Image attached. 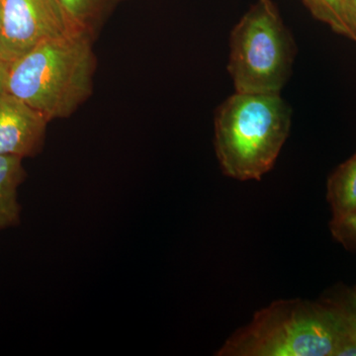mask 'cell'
Listing matches in <instances>:
<instances>
[{"mask_svg": "<svg viewBox=\"0 0 356 356\" xmlns=\"http://www.w3.org/2000/svg\"><path fill=\"white\" fill-rule=\"evenodd\" d=\"M346 311H348V317H350L351 322H353V324L355 325L356 327V307H353L350 305V304L346 302Z\"/></svg>", "mask_w": 356, "mask_h": 356, "instance_id": "9a60e30c", "label": "cell"}, {"mask_svg": "<svg viewBox=\"0 0 356 356\" xmlns=\"http://www.w3.org/2000/svg\"><path fill=\"white\" fill-rule=\"evenodd\" d=\"M327 199L332 218L356 211V153L337 166L327 184Z\"/></svg>", "mask_w": 356, "mask_h": 356, "instance_id": "ba28073f", "label": "cell"}, {"mask_svg": "<svg viewBox=\"0 0 356 356\" xmlns=\"http://www.w3.org/2000/svg\"><path fill=\"white\" fill-rule=\"evenodd\" d=\"M348 6H350V19L351 28H353V42L356 43V0H348Z\"/></svg>", "mask_w": 356, "mask_h": 356, "instance_id": "5bb4252c", "label": "cell"}, {"mask_svg": "<svg viewBox=\"0 0 356 356\" xmlns=\"http://www.w3.org/2000/svg\"><path fill=\"white\" fill-rule=\"evenodd\" d=\"M295 44L271 0H259L232 30L228 70L236 92L280 93L291 74Z\"/></svg>", "mask_w": 356, "mask_h": 356, "instance_id": "277c9868", "label": "cell"}, {"mask_svg": "<svg viewBox=\"0 0 356 356\" xmlns=\"http://www.w3.org/2000/svg\"><path fill=\"white\" fill-rule=\"evenodd\" d=\"M1 13H2L1 2H0V24H1Z\"/></svg>", "mask_w": 356, "mask_h": 356, "instance_id": "e0dca14e", "label": "cell"}, {"mask_svg": "<svg viewBox=\"0 0 356 356\" xmlns=\"http://www.w3.org/2000/svg\"><path fill=\"white\" fill-rule=\"evenodd\" d=\"M9 67H10V65L6 62V60L1 58V56H0V91L6 90Z\"/></svg>", "mask_w": 356, "mask_h": 356, "instance_id": "4fadbf2b", "label": "cell"}, {"mask_svg": "<svg viewBox=\"0 0 356 356\" xmlns=\"http://www.w3.org/2000/svg\"><path fill=\"white\" fill-rule=\"evenodd\" d=\"M292 110L275 95L235 92L215 113L214 145L225 175L261 180L275 165L291 128Z\"/></svg>", "mask_w": 356, "mask_h": 356, "instance_id": "3957f363", "label": "cell"}, {"mask_svg": "<svg viewBox=\"0 0 356 356\" xmlns=\"http://www.w3.org/2000/svg\"><path fill=\"white\" fill-rule=\"evenodd\" d=\"M348 303L350 305L356 307V287L353 291L350 292V297H348Z\"/></svg>", "mask_w": 356, "mask_h": 356, "instance_id": "2e32d148", "label": "cell"}, {"mask_svg": "<svg viewBox=\"0 0 356 356\" xmlns=\"http://www.w3.org/2000/svg\"><path fill=\"white\" fill-rule=\"evenodd\" d=\"M348 325L343 303L280 300L254 314L220 356H334Z\"/></svg>", "mask_w": 356, "mask_h": 356, "instance_id": "7a4b0ae2", "label": "cell"}, {"mask_svg": "<svg viewBox=\"0 0 356 356\" xmlns=\"http://www.w3.org/2000/svg\"><path fill=\"white\" fill-rule=\"evenodd\" d=\"M332 236L337 242L351 252H356V211L341 217L332 218Z\"/></svg>", "mask_w": 356, "mask_h": 356, "instance_id": "8fae6325", "label": "cell"}, {"mask_svg": "<svg viewBox=\"0 0 356 356\" xmlns=\"http://www.w3.org/2000/svg\"><path fill=\"white\" fill-rule=\"evenodd\" d=\"M0 56L9 65L48 40L81 32L58 0H0Z\"/></svg>", "mask_w": 356, "mask_h": 356, "instance_id": "5b68a950", "label": "cell"}, {"mask_svg": "<svg viewBox=\"0 0 356 356\" xmlns=\"http://www.w3.org/2000/svg\"><path fill=\"white\" fill-rule=\"evenodd\" d=\"M93 41L74 32L39 44L11 63L6 90L48 122L67 118L92 93Z\"/></svg>", "mask_w": 356, "mask_h": 356, "instance_id": "6da1fadb", "label": "cell"}, {"mask_svg": "<svg viewBox=\"0 0 356 356\" xmlns=\"http://www.w3.org/2000/svg\"><path fill=\"white\" fill-rule=\"evenodd\" d=\"M316 19L325 23L341 36L353 41L348 0H303Z\"/></svg>", "mask_w": 356, "mask_h": 356, "instance_id": "30bf717a", "label": "cell"}, {"mask_svg": "<svg viewBox=\"0 0 356 356\" xmlns=\"http://www.w3.org/2000/svg\"><path fill=\"white\" fill-rule=\"evenodd\" d=\"M48 120L7 91H0V154L24 159L39 153Z\"/></svg>", "mask_w": 356, "mask_h": 356, "instance_id": "8992f818", "label": "cell"}, {"mask_svg": "<svg viewBox=\"0 0 356 356\" xmlns=\"http://www.w3.org/2000/svg\"><path fill=\"white\" fill-rule=\"evenodd\" d=\"M346 305V304H344ZM348 313V311H346ZM348 325L341 337L334 356H356V327L348 317Z\"/></svg>", "mask_w": 356, "mask_h": 356, "instance_id": "7c38bea8", "label": "cell"}, {"mask_svg": "<svg viewBox=\"0 0 356 356\" xmlns=\"http://www.w3.org/2000/svg\"><path fill=\"white\" fill-rule=\"evenodd\" d=\"M63 8L79 31L95 39L115 9L129 0H58Z\"/></svg>", "mask_w": 356, "mask_h": 356, "instance_id": "9c48e42d", "label": "cell"}, {"mask_svg": "<svg viewBox=\"0 0 356 356\" xmlns=\"http://www.w3.org/2000/svg\"><path fill=\"white\" fill-rule=\"evenodd\" d=\"M22 158L0 154V229L19 224L18 187L25 177Z\"/></svg>", "mask_w": 356, "mask_h": 356, "instance_id": "52a82bcc", "label": "cell"}]
</instances>
